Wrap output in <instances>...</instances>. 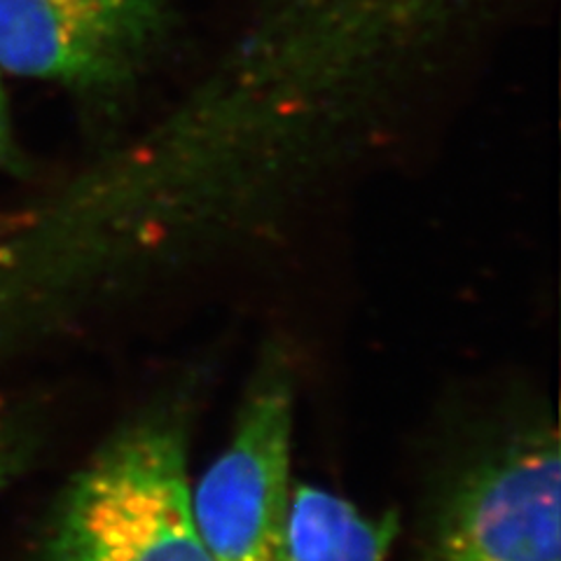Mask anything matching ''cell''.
<instances>
[{
	"mask_svg": "<svg viewBox=\"0 0 561 561\" xmlns=\"http://www.w3.org/2000/svg\"><path fill=\"white\" fill-rule=\"evenodd\" d=\"M10 127H8V113H5V101L0 94V160L10 152Z\"/></svg>",
	"mask_w": 561,
	"mask_h": 561,
	"instance_id": "obj_7",
	"label": "cell"
},
{
	"mask_svg": "<svg viewBox=\"0 0 561 561\" xmlns=\"http://www.w3.org/2000/svg\"><path fill=\"white\" fill-rule=\"evenodd\" d=\"M398 536V515L363 513L313 484H293L290 561H383Z\"/></svg>",
	"mask_w": 561,
	"mask_h": 561,
	"instance_id": "obj_5",
	"label": "cell"
},
{
	"mask_svg": "<svg viewBox=\"0 0 561 561\" xmlns=\"http://www.w3.org/2000/svg\"><path fill=\"white\" fill-rule=\"evenodd\" d=\"M559 503L557 433L524 435L456 486L431 561H559Z\"/></svg>",
	"mask_w": 561,
	"mask_h": 561,
	"instance_id": "obj_4",
	"label": "cell"
},
{
	"mask_svg": "<svg viewBox=\"0 0 561 561\" xmlns=\"http://www.w3.org/2000/svg\"><path fill=\"white\" fill-rule=\"evenodd\" d=\"M0 94H3V84H0Z\"/></svg>",
	"mask_w": 561,
	"mask_h": 561,
	"instance_id": "obj_8",
	"label": "cell"
},
{
	"mask_svg": "<svg viewBox=\"0 0 561 561\" xmlns=\"http://www.w3.org/2000/svg\"><path fill=\"white\" fill-rule=\"evenodd\" d=\"M293 383L272 365L251 386L230 445L192 489L214 561H290Z\"/></svg>",
	"mask_w": 561,
	"mask_h": 561,
	"instance_id": "obj_2",
	"label": "cell"
},
{
	"mask_svg": "<svg viewBox=\"0 0 561 561\" xmlns=\"http://www.w3.org/2000/svg\"><path fill=\"white\" fill-rule=\"evenodd\" d=\"M49 561H214L192 515L183 421L134 419L66 491Z\"/></svg>",
	"mask_w": 561,
	"mask_h": 561,
	"instance_id": "obj_1",
	"label": "cell"
},
{
	"mask_svg": "<svg viewBox=\"0 0 561 561\" xmlns=\"http://www.w3.org/2000/svg\"><path fill=\"white\" fill-rule=\"evenodd\" d=\"M20 435H16V431H10L5 424H0V491L8 486L16 468H20Z\"/></svg>",
	"mask_w": 561,
	"mask_h": 561,
	"instance_id": "obj_6",
	"label": "cell"
},
{
	"mask_svg": "<svg viewBox=\"0 0 561 561\" xmlns=\"http://www.w3.org/2000/svg\"><path fill=\"white\" fill-rule=\"evenodd\" d=\"M171 24L167 0H0V73L117 90L160 57Z\"/></svg>",
	"mask_w": 561,
	"mask_h": 561,
	"instance_id": "obj_3",
	"label": "cell"
}]
</instances>
